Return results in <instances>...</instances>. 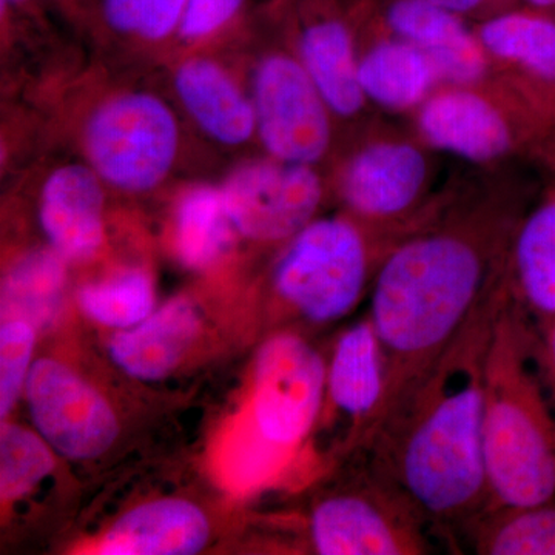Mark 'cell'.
Here are the masks:
<instances>
[{
	"mask_svg": "<svg viewBox=\"0 0 555 555\" xmlns=\"http://www.w3.org/2000/svg\"><path fill=\"white\" fill-rule=\"evenodd\" d=\"M188 0H98L90 21L107 38L153 50L177 42Z\"/></svg>",
	"mask_w": 555,
	"mask_h": 555,
	"instance_id": "d4e9b609",
	"label": "cell"
},
{
	"mask_svg": "<svg viewBox=\"0 0 555 555\" xmlns=\"http://www.w3.org/2000/svg\"><path fill=\"white\" fill-rule=\"evenodd\" d=\"M248 93L266 155L315 167L332 144V115L297 53L266 51L251 65Z\"/></svg>",
	"mask_w": 555,
	"mask_h": 555,
	"instance_id": "52a82bcc",
	"label": "cell"
},
{
	"mask_svg": "<svg viewBox=\"0 0 555 555\" xmlns=\"http://www.w3.org/2000/svg\"><path fill=\"white\" fill-rule=\"evenodd\" d=\"M50 444L16 425H3L0 436V495L5 502L30 492L54 469Z\"/></svg>",
	"mask_w": 555,
	"mask_h": 555,
	"instance_id": "4316f807",
	"label": "cell"
},
{
	"mask_svg": "<svg viewBox=\"0 0 555 555\" xmlns=\"http://www.w3.org/2000/svg\"><path fill=\"white\" fill-rule=\"evenodd\" d=\"M411 230L375 228L350 215L313 219L278 258V301L308 323L341 320L371 294L383 259Z\"/></svg>",
	"mask_w": 555,
	"mask_h": 555,
	"instance_id": "277c9868",
	"label": "cell"
},
{
	"mask_svg": "<svg viewBox=\"0 0 555 555\" xmlns=\"http://www.w3.org/2000/svg\"><path fill=\"white\" fill-rule=\"evenodd\" d=\"M219 188L235 232L261 244L294 238L315 219L324 196L315 167L269 155L243 160Z\"/></svg>",
	"mask_w": 555,
	"mask_h": 555,
	"instance_id": "ba28073f",
	"label": "cell"
},
{
	"mask_svg": "<svg viewBox=\"0 0 555 555\" xmlns=\"http://www.w3.org/2000/svg\"><path fill=\"white\" fill-rule=\"evenodd\" d=\"M24 392L40 437L61 455L96 459L115 443L119 426L112 408L61 361H35Z\"/></svg>",
	"mask_w": 555,
	"mask_h": 555,
	"instance_id": "30bf717a",
	"label": "cell"
},
{
	"mask_svg": "<svg viewBox=\"0 0 555 555\" xmlns=\"http://www.w3.org/2000/svg\"><path fill=\"white\" fill-rule=\"evenodd\" d=\"M358 76L366 101L390 112L422 107L441 82L425 51L392 35L361 54Z\"/></svg>",
	"mask_w": 555,
	"mask_h": 555,
	"instance_id": "44dd1931",
	"label": "cell"
},
{
	"mask_svg": "<svg viewBox=\"0 0 555 555\" xmlns=\"http://www.w3.org/2000/svg\"><path fill=\"white\" fill-rule=\"evenodd\" d=\"M478 555H555V499L534 505H488L452 531Z\"/></svg>",
	"mask_w": 555,
	"mask_h": 555,
	"instance_id": "7402d4cb",
	"label": "cell"
},
{
	"mask_svg": "<svg viewBox=\"0 0 555 555\" xmlns=\"http://www.w3.org/2000/svg\"><path fill=\"white\" fill-rule=\"evenodd\" d=\"M65 262L51 247L17 258L3 278V317L27 321L35 328L49 327L56 320L64 299Z\"/></svg>",
	"mask_w": 555,
	"mask_h": 555,
	"instance_id": "603a6c76",
	"label": "cell"
},
{
	"mask_svg": "<svg viewBox=\"0 0 555 555\" xmlns=\"http://www.w3.org/2000/svg\"><path fill=\"white\" fill-rule=\"evenodd\" d=\"M436 2L443 5L444 9L451 10L452 13L459 14L463 20L474 17L480 22L505 13V11L524 7L521 0H436Z\"/></svg>",
	"mask_w": 555,
	"mask_h": 555,
	"instance_id": "f546056e",
	"label": "cell"
},
{
	"mask_svg": "<svg viewBox=\"0 0 555 555\" xmlns=\"http://www.w3.org/2000/svg\"><path fill=\"white\" fill-rule=\"evenodd\" d=\"M503 280L507 297L532 326L555 317V190L526 211L507 248Z\"/></svg>",
	"mask_w": 555,
	"mask_h": 555,
	"instance_id": "ac0fdd59",
	"label": "cell"
},
{
	"mask_svg": "<svg viewBox=\"0 0 555 555\" xmlns=\"http://www.w3.org/2000/svg\"><path fill=\"white\" fill-rule=\"evenodd\" d=\"M80 309L104 326L130 328L144 321L155 306L152 278L142 269L116 273L79 291Z\"/></svg>",
	"mask_w": 555,
	"mask_h": 555,
	"instance_id": "484cf974",
	"label": "cell"
},
{
	"mask_svg": "<svg viewBox=\"0 0 555 555\" xmlns=\"http://www.w3.org/2000/svg\"><path fill=\"white\" fill-rule=\"evenodd\" d=\"M477 36L489 60L517 78L524 104L555 129V20L528 7L481 21Z\"/></svg>",
	"mask_w": 555,
	"mask_h": 555,
	"instance_id": "9a60e30c",
	"label": "cell"
},
{
	"mask_svg": "<svg viewBox=\"0 0 555 555\" xmlns=\"http://www.w3.org/2000/svg\"><path fill=\"white\" fill-rule=\"evenodd\" d=\"M326 386V361L308 339L273 335L255 363L254 416L270 443L288 447L315 425Z\"/></svg>",
	"mask_w": 555,
	"mask_h": 555,
	"instance_id": "9c48e42d",
	"label": "cell"
},
{
	"mask_svg": "<svg viewBox=\"0 0 555 555\" xmlns=\"http://www.w3.org/2000/svg\"><path fill=\"white\" fill-rule=\"evenodd\" d=\"M210 525L198 506L181 499L144 503L124 514L102 539V555H192L207 545Z\"/></svg>",
	"mask_w": 555,
	"mask_h": 555,
	"instance_id": "d6986e66",
	"label": "cell"
},
{
	"mask_svg": "<svg viewBox=\"0 0 555 555\" xmlns=\"http://www.w3.org/2000/svg\"><path fill=\"white\" fill-rule=\"evenodd\" d=\"M524 7L545 13L555 20V0H521Z\"/></svg>",
	"mask_w": 555,
	"mask_h": 555,
	"instance_id": "d6a6232c",
	"label": "cell"
},
{
	"mask_svg": "<svg viewBox=\"0 0 555 555\" xmlns=\"http://www.w3.org/2000/svg\"><path fill=\"white\" fill-rule=\"evenodd\" d=\"M171 89L193 126L219 147L240 149L257 139L250 93L224 62L206 53L181 57Z\"/></svg>",
	"mask_w": 555,
	"mask_h": 555,
	"instance_id": "5bb4252c",
	"label": "cell"
},
{
	"mask_svg": "<svg viewBox=\"0 0 555 555\" xmlns=\"http://www.w3.org/2000/svg\"><path fill=\"white\" fill-rule=\"evenodd\" d=\"M385 360L369 315L347 327L326 363V386L321 403L349 423L358 451H366L385 412Z\"/></svg>",
	"mask_w": 555,
	"mask_h": 555,
	"instance_id": "7c38bea8",
	"label": "cell"
},
{
	"mask_svg": "<svg viewBox=\"0 0 555 555\" xmlns=\"http://www.w3.org/2000/svg\"><path fill=\"white\" fill-rule=\"evenodd\" d=\"M416 129L429 147L477 164L503 158L517 142L507 115L474 87L434 91L418 108Z\"/></svg>",
	"mask_w": 555,
	"mask_h": 555,
	"instance_id": "4fadbf2b",
	"label": "cell"
},
{
	"mask_svg": "<svg viewBox=\"0 0 555 555\" xmlns=\"http://www.w3.org/2000/svg\"><path fill=\"white\" fill-rule=\"evenodd\" d=\"M308 529L321 555H426L441 537L366 452L357 483L318 500Z\"/></svg>",
	"mask_w": 555,
	"mask_h": 555,
	"instance_id": "8992f818",
	"label": "cell"
},
{
	"mask_svg": "<svg viewBox=\"0 0 555 555\" xmlns=\"http://www.w3.org/2000/svg\"><path fill=\"white\" fill-rule=\"evenodd\" d=\"M505 297L502 276L447 349L390 408L364 451L447 539L489 503L485 366Z\"/></svg>",
	"mask_w": 555,
	"mask_h": 555,
	"instance_id": "6da1fadb",
	"label": "cell"
},
{
	"mask_svg": "<svg viewBox=\"0 0 555 555\" xmlns=\"http://www.w3.org/2000/svg\"><path fill=\"white\" fill-rule=\"evenodd\" d=\"M233 232L219 185L204 182L182 192L175 214V244L188 268L204 269L217 261Z\"/></svg>",
	"mask_w": 555,
	"mask_h": 555,
	"instance_id": "cb8c5ba5",
	"label": "cell"
},
{
	"mask_svg": "<svg viewBox=\"0 0 555 555\" xmlns=\"http://www.w3.org/2000/svg\"><path fill=\"white\" fill-rule=\"evenodd\" d=\"M535 343V327L506 292L485 366L488 505H534L555 499V412Z\"/></svg>",
	"mask_w": 555,
	"mask_h": 555,
	"instance_id": "3957f363",
	"label": "cell"
},
{
	"mask_svg": "<svg viewBox=\"0 0 555 555\" xmlns=\"http://www.w3.org/2000/svg\"><path fill=\"white\" fill-rule=\"evenodd\" d=\"M36 328L22 320H7L0 328V415L16 404L31 369Z\"/></svg>",
	"mask_w": 555,
	"mask_h": 555,
	"instance_id": "83f0119b",
	"label": "cell"
},
{
	"mask_svg": "<svg viewBox=\"0 0 555 555\" xmlns=\"http://www.w3.org/2000/svg\"><path fill=\"white\" fill-rule=\"evenodd\" d=\"M378 7L389 35L425 51L441 82L474 87L485 78L491 60L462 16L436 0H378Z\"/></svg>",
	"mask_w": 555,
	"mask_h": 555,
	"instance_id": "e0dca14e",
	"label": "cell"
},
{
	"mask_svg": "<svg viewBox=\"0 0 555 555\" xmlns=\"http://www.w3.org/2000/svg\"><path fill=\"white\" fill-rule=\"evenodd\" d=\"M79 142L82 159L108 189L144 195L173 173L182 134L173 105L155 91L127 89L87 109Z\"/></svg>",
	"mask_w": 555,
	"mask_h": 555,
	"instance_id": "5b68a950",
	"label": "cell"
},
{
	"mask_svg": "<svg viewBox=\"0 0 555 555\" xmlns=\"http://www.w3.org/2000/svg\"><path fill=\"white\" fill-rule=\"evenodd\" d=\"M43 0H0L3 33L13 30L22 22H36L40 20Z\"/></svg>",
	"mask_w": 555,
	"mask_h": 555,
	"instance_id": "4dcf8cb0",
	"label": "cell"
},
{
	"mask_svg": "<svg viewBox=\"0 0 555 555\" xmlns=\"http://www.w3.org/2000/svg\"><path fill=\"white\" fill-rule=\"evenodd\" d=\"M105 182L86 160L47 171L39 189V224L67 262L89 261L105 240Z\"/></svg>",
	"mask_w": 555,
	"mask_h": 555,
	"instance_id": "2e32d148",
	"label": "cell"
},
{
	"mask_svg": "<svg viewBox=\"0 0 555 555\" xmlns=\"http://www.w3.org/2000/svg\"><path fill=\"white\" fill-rule=\"evenodd\" d=\"M427 158L415 144L397 139L369 142L357 150L338 179V192L350 217L375 228L408 230L426 192Z\"/></svg>",
	"mask_w": 555,
	"mask_h": 555,
	"instance_id": "8fae6325",
	"label": "cell"
},
{
	"mask_svg": "<svg viewBox=\"0 0 555 555\" xmlns=\"http://www.w3.org/2000/svg\"><path fill=\"white\" fill-rule=\"evenodd\" d=\"M96 2L98 0H57L62 9L68 11L72 16L87 21H90L91 13H93Z\"/></svg>",
	"mask_w": 555,
	"mask_h": 555,
	"instance_id": "1f68e13d",
	"label": "cell"
},
{
	"mask_svg": "<svg viewBox=\"0 0 555 555\" xmlns=\"http://www.w3.org/2000/svg\"><path fill=\"white\" fill-rule=\"evenodd\" d=\"M198 331L195 306L185 298L171 299L137 326L115 335L109 356L130 377L155 382L178 366Z\"/></svg>",
	"mask_w": 555,
	"mask_h": 555,
	"instance_id": "ffe728a7",
	"label": "cell"
},
{
	"mask_svg": "<svg viewBox=\"0 0 555 555\" xmlns=\"http://www.w3.org/2000/svg\"><path fill=\"white\" fill-rule=\"evenodd\" d=\"M521 217L516 207L480 206L426 219L383 259L367 313L385 360L383 418L502 280Z\"/></svg>",
	"mask_w": 555,
	"mask_h": 555,
	"instance_id": "7a4b0ae2",
	"label": "cell"
},
{
	"mask_svg": "<svg viewBox=\"0 0 555 555\" xmlns=\"http://www.w3.org/2000/svg\"><path fill=\"white\" fill-rule=\"evenodd\" d=\"M535 331L537 361H539L540 374L555 412V317Z\"/></svg>",
	"mask_w": 555,
	"mask_h": 555,
	"instance_id": "f1b7e54d",
	"label": "cell"
}]
</instances>
